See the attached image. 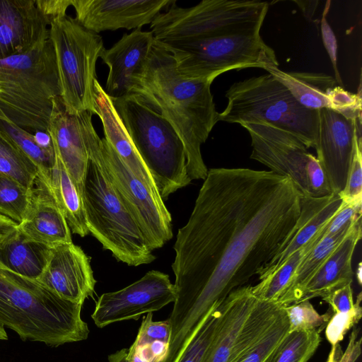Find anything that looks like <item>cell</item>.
I'll use <instances>...</instances> for the list:
<instances>
[{
    "label": "cell",
    "instance_id": "obj_1",
    "mask_svg": "<svg viewBox=\"0 0 362 362\" xmlns=\"http://www.w3.org/2000/svg\"><path fill=\"white\" fill-rule=\"evenodd\" d=\"M301 195L289 177L271 170H208L174 245L168 359L180 356L212 308L286 246L300 214Z\"/></svg>",
    "mask_w": 362,
    "mask_h": 362
},
{
    "label": "cell",
    "instance_id": "obj_2",
    "mask_svg": "<svg viewBox=\"0 0 362 362\" xmlns=\"http://www.w3.org/2000/svg\"><path fill=\"white\" fill-rule=\"evenodd\" d=\"M212 82L183 77L172 54L156 40L136 77L134 95L160 112L182 141L191 180H204L208 173L201 146L218 122L211 92Z\"/></svg>",
    "mask_w": 362,
    "mask_h": 362
},
{
    "label": "cell",
    "instance_id": "obj_3",
    "mask_svg": "<svg viewBox=\"0 0 362 362\" xmlns=\"http://www.w3.org/2000/svg\"><path fill=\"white\" fill-rule=\"evenodd\" d=\"M82 306L0 264V325L22 340L58 346L86 339L90 331Z\"/></svg>",
    "mask_w": 362,
    "mask_h": 362
},
{
    "label": "cell",
    "instance_id": "obj_4",
    "mask_svg": "<svg viewBox=\"0 0 362 362\" xmlns=\"http://www.w3.org/2000/svg\"><path fill=\"white\" fill-rule=\"evenodd\" d=\"M60 95L49 39L30 52L0 59V109L18 127L31 134L47 132Z\"/></svg>",
    "mask_w": 362,
    "mask_h": 362
},
{
    "label": "cell",
    "instance_id": "obj_5",
    "mask_svg": "<svg viewBox=\"0 0 362 362\" xmlns=\"http://www.w3.org/2000/svg\"><path fill=\"white\" fill-rule=\"evenodd\" d=\"M112 100L162 199L190 184L185 146L170 123L137 95Z\"/></svg>",
    "mask_w": 362,
    "mask_h": 362
},
{
    "label": "cell",
    "instance_id": "obj_6",
    "mask_svg": "<svg viewBox=\"0 0 362 362\" xmlns=\"http://www.w3.org/2000/svg\"><path fill=\"white\" fill-rule=\"evenodd\" d=\"M225 109L218 121H262L296 136L308 148L315 146L318 110L301 105L287 88L270 74L234 83L227 90Z\"/></svg>",
    "mask_w": 362,
    "mask_h": 362
},
{
    "label": "cell",
    "instance_id": "obj_7",
    "mask_svg": "<svg viewBox=\"0 0 362 362\" xmlns=\"http://www.w3.org/2000/svg\"><path fill=\"white\" fill-rule=\"evenodd\" d=\"M260 30L256 27L196 40L158 42L172 54L183 77L213 81L230 70L279 66L275 52L264 42Z\"/></svg>",
    "mask_w": 362,
    "mask_h": 362
},
{
    "label": "cell",
    "instance_id": "obj_8",
    "mask_svg": "<svg viewBox=\"0 0 362 362\" xmlns=\"http://www.w3.org/2000/svg\"><path fill=\"white\" fill-rule=\"evenodd\" d=\"M88 153L100 166L124 206L137 223L151 250L173 238L172 217L160 194L136 177L105 138L97 134L90 112L78 114Z\"/></svg>",
    "mask_w": 362,
    "mask_h": 362
},
{
    "label": "cell",
    "instance_id": "obj_9",
    "mask_svg": "<svg viewBox=\"0 0 362 362\" xmlns=\"http://www.w3.org/2000/svg\"><path fill=\"white\" fill-rule=\"evenodd\" d=\"M83 203L89 231L117 260L129 266L156 259L131 214L99 164L89 158L83 183Z\"/></svg>",
    "mask_w": 362,
    "mask_h": 362
},
{
    "label": "cell",
    "instance_id": "obj_10",
    "mask_svg": "<svg viewBox=\"0 0 362 362\" xmlns=\"http://www.w3.org/2000/svg\"><path fill=\"white\" fill-rule=\"evenodd\" d=\"M49 40L55 53L60 99L65 111L96 115L95 65L105 48L102 37L66 15L50 21Z\"/></svg>",
    "mask_w": 362,
    "mask_h": 362
},
{
    "label": "cell",
    "instance_id": "obj_11",
    "mask_svg": "<svg viewBox=\"0 0 362 362\" xmlns=\"http://www.w3.org/2000/svg\"><path fill=\"white\" fill-rule=\"evenodd\" d=\"M175 3L151 23L158 42L191 41L262 27L269 8L267 2L256 0H204L189 8Z\"/></svg>",
    "mask_w": 362,
    "mask_h": 362
},
{
    "label": "cell",
    "instance_id": "obj_12",
    "mask_svg": "<svg viewBox=\"0 0 362 362\" xmlns=\"http://www.w3.org/2000/svg\"><path fill=\"white\" fill-rule=\"evenodd\" d=\"M251 138L250 158L289 177L302 195L332 194L318 160L296 136L262 121L240 124Z\"/></svg>",
    "mask_w": 362,
    "mask_h": 362
},
{
    "label": "cell",
    "instance_id": "obj_13",
    "mask_svg": "<svg viewBox=\"0 0 362 362\" xmlns=\"http://www.w3.org/2000/svg\"><path fill=\"white\" fill-rule=\"evenodd\" d=\"M175 288L169 276L159 271L148 272L127 287L105 293L98 299L91 317L99 328L158 311L174 303Z\"/></svg>",
    "mask_w": 362,
    "mask_h": 362
},
{
    "label": "cell",
    "instance_id": "obj_14",
    "mask_svg": "<svg viewBox=\"0 0 362 362\" xmlns=\"http://www.w3.org/2000/svg\"><path fill=\"white\" fill-rule=\"evenodd\" d=\"M361 119H349L330 109L318 110L315 149L333 193L344 188L354 151V135Z\"/></svg>",
    "mask_w": 362,
    "mask_h": 362
},
{
    "label": "cell",
    "instance_id": "obj_15",
    "mask_svg": "<svg viewBox=\"0 0 362 362\" xmlns=\"http://www.w3.org/2000/svg\"><path fill=\"white\" fill-rule=\"evenodd\" d=\"M264 70L284 84L307 109L327 108L349 119H361V90L357 94L346 90L332 76L323 73L288 72L278 66L267 67Z\"/></svg>",
    "mask_w": 362,
    "mask_h": 362
},
{
    "label": "cell",
    "instance_id": "obj_16",
    "mask_svg": "<svg viewBox=\"0 0 362 362\" xmlns=\"http://www.w3.org/2000/svg\"><path fill=\"white\" fill-rule=\"evenodd\" d=\"M175 0H71L76 21L95 33L141 28Z\"/></svg>",
    "mask_w": 362,
    "mask_h": 362
},
{
    "label": "cell",
    "instance_id": "obj_17",
    "mask_svg": "<svg viewBox=\"0 0 362 362\" xmlns=\"http://www.w3.org/2000/svg\"><path fill=\"white\" fill-rule=\"evenodd\" d=\"M37 281L61 298L82 304L93 296L96 284L89 257L72 242L50 247Z\"/></svg>",
    "mask_w": 362,
    "mask_h": 362
},
{
    "label": "cell",
    "instance_id": "obj_18",
    "mask_svg": "<svg viewBox=\"0 0 362 362\" xmlns=\"http://www.w3.org/2000/svg\"><path fill=\"white\" fill-rule=\"evenodd\" d=\"M49 39V22L35 0H0V59L25 54Z\"/></svg>",
    "mask_w": 362,
    "mask_h": 362
},
{
    "label": "cell",
    "instance_id": "obj_19",
    "mask_svg": "<svg viewBox=\"0 0 362 362\" xmlns=\"http://www.w3.org/2000/svg\"><path fill=\"white\" fill-rule=\"evenodd\" d=\"M155 39L151 31L135 29L125 33L111 48H104L100 57L108 66L106 93L115 99L134 95L136 77L145 66Z\"/></svg>",
    "mask_w": 362,
    "mask_h": 362
},
{
    "label": "cell",
    "instance_id": "obj_20",
    "mask_svg": "<svg viewBox=\"0 0 362 362\" xmlns=\"http://www.w3.org/2000/svg\"><path fill=\"white\" fill-rule=\"evenodd\" d=\"M18 230L27 239L49 247L72 242L65 217L49 185L39 173Z\"/></svg>",
    "mask_w": 362,
    "mask_h": 362
},
{
    "label": "cell",
    "instance_id": "obj_21",
    "mask_svg": "<svg viewBox=\"0 0 362 362\" xmlns=\"http://www.w3.org/2000/svg\"><path fill=\"white\" fill-rule=\"evenodd\" d=\"M47 132L51 136L54 152L83 194L89 158L79 115L66 112L61 99L57 100L50 116Z\"/></svg>",
    "mask_w": 362,
    "mask_h": 362
},
{
    "label": "cell",
    "instance_id": "obj_22",
    "mask_svg": "<svg viewBox=\"0 0 362 362\" xmlns=\"http://www.w3.org/2000/svg\"><path fill=\"white\" fill-rule=\"evenodd\" d=\"M339 194L315 197L301 195L300 214L286 246L261 271L259 281L276 271L297 250L308 245L343 205Z\"/></svg>",
    "mask_w": 362,
    "mask_h": 362
},
{
    "label": "cell",
    "instance_id": "obj_23",
    "mask_svg": "<svg viewBox=\"0 0 362 362\" xmlns=\"http://www.w3.org/2000/svg\"><path fill=\"white\" fill-rule=\"evenodd\" d=\"M361 238V219H359L302 287L296 303L316 297L322 298L332 291L352 284V258Z\"/></svg>",
    "mask_w": 362,
    "mask_h": 362
},
{
    "label": "cell",
    "instance_id": "obj_24",
    "mask_svg": "<svg viewBox=\"0 0 362 362\" xmlns=\"http://www.w3.org/2000/svg\"><path fill=\"white\" fill-rule=\"evenodd\" d=\"M257 300L251 286L229 293L222 303L221 319L202 362H231L239 332Z\"/></svg>",
    "mask_w": 362,
    "mask_h": 362
},
{
    "label": "cell",
    "instance_id": "obj_25",
    "mask_svg": "<svg viewBox=\"0 0 362 362\" xmlns=\"http://www.w3.org/2000/svg\"><path fill=\"white\" fill-rule=\"evenodd\" d=\"M95 93L96 115L102 122L104 138L129 170L151 189L158 193L151 173L135 148L112 98L98 80L95 82Z\"/></svg>",
    "mask_w": 362,
    "mask_h": 362
},
{
    "label": "cell",
    "instance_id": "obj_26",
    "mask_svg": "<svg viewBox=\"0 0 362 362\" xmlns=\"http://www.w3.org/2000/svg\"><path fill=\"white\" fill-rule=\"evenodd\" d=\"M53 167L46 174L38 173L47 182L71 231L81 237L89 234L85 215L83 192L54 152Z\"/></svg>",
    "mask_w": 362,
    "mask_h": 362
},
{
    "label": "cell",
    "instance_id": "obj_27",
    "mask_svg": "<svg viewBox=\"0 0 362 362\" xmlns=\"http://www.w3.org/2000/svg\"><path fill=\"white\" fill-rule=\"evenodd\" d=\"M49 249L27 239L17 229L0 244V264L13 272L37 280L47 264Z\"/></svg>",
    "mask_w": 362,
    "mask_h": 362
},
{
    "label": "cell",
    "instance_id": "obj_28",
    "mask_svg": "<svg viewBox=\"0 0 362 362\" xmlns=\"http://www.w3.org/2000/svg\"><path fill=\"white\" fill-rule=\"evenodd\" d=\"M353 225L354 223L334 235L323 236L304 255L294 274L291 285L281 297L278 303L282 306H287L297 301L302 287L343 240Z\"/></svg>",
    "mask_w": 362,
    "mask_h": 362
},
{
    "label": "cell",
    "instance_id": "obj_29",
    "mask_svg": "<svg viewBox=\"0 0 362 362\" xmlns=\"http://www.w3.org/2000/svg\"><path fill=\"white\" fill-rule=\"evenodd\" d=\"M37 175L38 169L34 163L0 132V175L31 189Z\"/></svg>",
    "mask_w": 362,
    "mask_h": 362
},
{
    "label": "cell",
    "instance_id": "obj_30",
    "mask_svg": "<svg viewBox=\"0 0 362 362\" xmlns=\"http://www.w3.org/2000/svg\"><path fill=\"white\" fill-rule=\"evenodd\" d=\"M321 341L317 330L288 332L264 362H307Z\"/></svg>",
    "mask_w": 362,
    "mask_h": 362
},
{
    "label": "cell",
    "instance_id": "obj_31",
    "mask_svg": "<svg viewBox=\"0 0 362 362\" xmlns=\"http://www.w3.org/2000/svg\"><path fill=\"white\" fill-rule=\"evenodd\" d=\"M310 250L308 244L294 252L276 271L260 280L255 286H251L252 294L260 300L278 303L291 285L303 257Z\"/></svg>",
    "mask_w": 362,
    "mask_h": 362
},
{
    "label": "cell",
    "instance_id": "obj_32",
    "mask_svg": "<svg viewBox=\"0 0 362 362\" xmlns=\"http://www.w3.org/2000/svg\"><path fill=\"white\" fill-rule=\"evenodd\" d=\"M222 303L207 314L176 362H202L218 329L222 316Z\"/></svg>",
    "mask_w": 362,
    "mask_h": 362
},
{
    "label": "cell",
    "instance_id": "obj_33",
    "mask_svg": "<svg viewBox=\"0 0 362 362\" xmlns=\"http://www.w3.org/2000/svg\"><path fill=\"white\" fill-rule=\"evenodd\" d=\"M288 322L284 309L276 321L264 334L231 362H264L288 332Z\"/></svg>",
    "mask_w": 362,
    "mask_h": 362
},
{
    "label": "cell",
    "instance_id": "obj_34",
    "mask_svg": "<svg viewBox=\"0 0 362 362\" xmlns=\"http://www.w3.org/2000/svg\"><path fill=\"white\" fill-rule=\"evenodd\" d=\"M30 192L14 180L0 175V214L19 224L28 206Z\"/></svg>",
    "mask_w": 362,
    "mask_h": 362
},
{
    "label": "cell",
    "instance_id": "obj_35",
    "mask_svg": "<svg viewBox=\"0 0 362 362\" xmlns=\"http://www.w3.org/2000/svg\"><path fill=\"white\" fill-rule=\"evenodd\" d=\"M284 310L288 322V332L317 330L321 332L333 314L332 310L319 314L309 300L284 306Z\"/></svg>",
    "mask_w": 362,
    "mask_h": 362
},
{
    "label": "cell",
    "instance_id": "obj_36",
    "mask_svg": "<svg viewBox=\"0 0 362 362\" xmlns=\"http://www.w3.org/2000/svg\"><path fill=\"white\" fill-rule=\"evenodd\" d=\"M344 203H362L361 127L354 135V151L344 189L339 193Z\"/></svg>",
    "mask_w": 362,
    "mask_h": 362
},
{
    "label": "cell",
    "instance_id": "obj_37",
    "mask_svg": "<svg viewBox=\"0 0 362 362\" xmlns=\"http://www.w3.org/2000/svg\"><path fill=\"white\" fill-rule=\"evenodd\" d=\"M361 293H360L351 310L332 314L325 327V337L332 345L340 343L345 334L361 320Z\"/></svg>",
    "mask_w": 362,
    "mask_h": 362
},
{
    "label": "cell",
    "instance_id": "obj_38",
    "mask_svg": "<svg viewBox=\"0 0 362 362\" xmlns=\"http://www.w3.org/2000/svg\"><path fill=\"white\" fill-rule=\"evenodd\" d=\"M362 203H343L339 210L333 216L320 235H334L361 218Z\"/></svg>",
    "mask_w": 362,
    "mask_h": 362
},
{
    "label": "cell",
    "instance_id": "obj_39",
    "mask_svg": "<svg viewBox=\"0 0 362 362\" xmlns=\"http://www.w3.org/2000/svg\"><path fill=\"white\" fill-rule=\"evenodd\" d=\"M152 313L143 318L135 342L138 344L161 341L170 343L171 327L168 319L165 321H153Z\"/></svg>",
    "mask_w": 362,
    "mask_h": 362
},
{
    "label": "cell",
    "instance_id": "obj_40",
    "mask_svg": "<svg viewBox=\"0 0 362 362\" xmlns=\"http://www.w3.org/2000/svg\"><path fill=\"white\" fill-rule=\"evenodd\" d=\"M359 329L354 327L349 336L345 351L340 344L332 345L326 362H356L361 352V337H358Z\"/></svg>",
    "mask_w": 362,
    "mask_h": 362
},
{
    "label": "cell",
    "instance_id": "obj_41",
    "mask_svg": "<svg viewBox=\"0 0 362 362\" xmlns=\"http://www.w3.org/2000/svg\"><path fill=\"white\" fill-rule=\"evenodd\" d=\"M330 1H327L321 19V32L324 46L332 62L334 71V79L340 86L342 85L341 78L337 68V43L335 35L327 21V15L330 7Z\"/></svg>",
    "mask_w": 362,
    "mask_h": 362
},
{
    "label": "cell",
    "instance_id": "obj_42",
    "mask_svg": "<svg viewBox=\"0 0 362 362\" xmlns=\"http://www.w3.org/2000/svg\"><path fill=\"white\" fill-rule=\"evenodd\" d=\"M322 300L329 305L333 313L351 310L354 305L351 284L332 291Z\"/></svg>",
    "mask_w": 362,
    "mask_h": 362
},
{
    "label": "cell",
    "instance_id": "obj_43",
    "mask_svg": "<svg viewBox=\"0 0 362 362\" xmlns=\"http://www.w3.org/2000/svg\"><path fill=\"white\" fill-rule=\"evenodd\" d=\"M35 4L50 23L54 18L66 15L67 8L71 6V0H35Z\"/></svg>",
    "mask_w": 362,
    "mask_h": 362
},
{
    "label": "cell",
    "instance_id": "obj_44",
    "mask_svg": "<svg viewBox=\"0 0 362 362\" xmlns=\"http://www.w3.org/2000/svg\"><path fill=\"white\" fill-rule=\"evenodd\" d=\"M18 223L0 214V244L18 229Z\"/></svg>",
    "mask_w": 362,
    "mask_h": 362
},
{
    "label": "cell",
    "instance_id": "obj_45",
    "mask_svg": "<svg viewBox=\"0 0 362 362\" xmlns=\"http://www.w3.org/2000/svg\"><path fill=\"white\" fill-rule=\"evenodd\" d=\"M128 349H122L108 356L109 362H128Z\"/></svg>",
    "mask_w": 362,
    "mask_h": 362
},
{
    "label": "cell",
    "instance_id": "obj_46",
    "mask_svg": "<svg viewBox=\"0 0 362 362\" xmlns=\"http://www.w3.org/2000/svg\"><path fill=\"white\" fill-rule=\"evenodd\" d=\"M295 2L299 5V7L301 8L304 16L306 18H312V16H313V14L315 13V8L317 6V3L315 4V5L312 6V4L314 3V1H310V5L303 6L300 3V1H296Z\"/></svg>",
    "mask_w": 362,
    "mask_h": 362
},
{
    "label": "cell",
    "instance_id": "obj_47",
    "mask_svg": "<svg viewBox=\"0 0 362 362\" xmlns=\"http://www.w3.org/2000/svg\"><path fill=\"white\" fill-rule=\"evenodd\" d=\"M128 362H146L136 351L133 344L128 349Z\"/></svg>",
    "mask_w": 362,
    "mask_h": 362
},
{
    "label": "cell",
    "instance_id": "obj_48",
    "mask_svg": "<svg viewBox=\"0 0 362 362\" xmlns=\"http://www.w3.org/2000/svg\"><path fill=\"white\" fill-rule=\"evenodd\" d=\"M358 272H356V277L358 279V281L359 284H361V263L359 264L358 268Z\"/></svg>",
    "mask_w": 362,
    "mask_h": 362
}]
</instances>
